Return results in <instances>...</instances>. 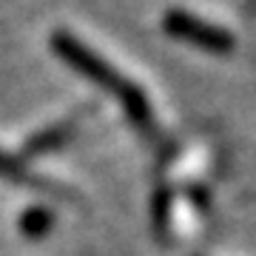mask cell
<instances>
[{"instance_id": "obj_5", "label": "cell", "mask_w": 256, "mask_h": 256, "mask_svg": "<svg viewBox=\"0 0 256 256\" xmlns=\"http://www.w3.org/2000/svg\"><path fill=\"white\" fill-rule=\"evenodd\" d=\"M52 228H54V216H52L46 208H40V205L23 210V216H20V230H23L26 236H32V239L46 236Z\"/></svg>"}, {"instance_id": "obj_4", "label": "cell", "mask_w": 256, "mask_h": 256, "mask_svg": "<svg viewBox=\"0 0 256 256\" xmlns=\"http://www.w3.org/2000/svg\"><path fill=\"white\" fill-rule=\"evenodd\" d=\"M80 122H82V117L80 114H74V117L63 120V122H57V126H48V128H43V131H37L34 137L26 142V154L37 156V154H48V151L66 146V142L77 134Z\"/></svg>"}, {"instance_id": "obj_6", "label": "cell", "mask_w": 256, "mask_h": 256, "mask_svg": "<svg viewBox=\"0 0 256 256\" xmlns=\"http://www.w3.org/2000/svg\"><path fill=\"white\" fill-rule=\"evenodd\" d=\"M151 216H154L156 236L165 239V234H168V220H171V194H168V191H156V200H154V208H151Z\"/></svg>"}, {"instance_id": "obj_1", "label": "cell", "mask_w": 256, "mask_h": 256, "mask_svg": "<svg viewBox=\"0 0 256 256\" xmlns=\"http://www.w3.org/2000/svg\"><path fill=\"white\" fill-rule=\"evenodd\" d=\"M52 48L74 72H80L94 86H100L102 92H108L114 100H120V106L126 108V114L131 117L134 126L140 128L154 126V114H151V102H148L146 92L134 80H128L126 74H120L106 57H100L94 48H88L82 40H77L72 32H63V28L52 34Z\"/></svg>"}, {"instance_id": "obj_2", "label": "cell", "mask_w": 256, "mask_h": 256, "mask_svg": "<svg viewBox=\"0 0 256 256\" xmlns=\"http://www.w3.org/2000/svg\"><path fill=\"white\" fill-rule=\"evenodd\" d=\"M162 28L168 34L180 37L185 43H191L196 48H205V52H214V54H228L234 52L236 40L228 28L216 26V23H208L202 20L200 14H191L185 9H168L162 14Z\"/></svg>"}, {"instance_id": "obj_3", "label": "cell", "mask_w": 256, "mask_h": 256, "mask_svg": "<svg viewBox=\"0 0 256 256\" xmlns=\"http://www.w3.org/2000/svg\"><path fill=\"white\" fill-rule=\"evenodd\" d=\"M0 180H6V182H12V185H20V188H32V191L57 194V196H60V194H66L60 185H54L52 180H46L43 174L32 171L23 160L6 154L3 148H0Z\"/></svg>"}]
</instances>
